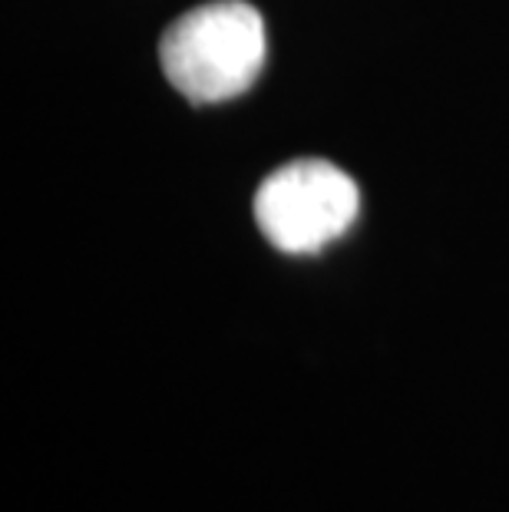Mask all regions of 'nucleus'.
I'll return each instance as SVG.
<instances>
[{
    "mask_svg": "<svg viewBox=\"0 0 509 512\" xmlns=\"http://www.w3.org/2000/svg\"><path fill=\"white\" fill-rule=\"evenodd\" d=\"M159 60L169 83L192 103H225L255 83L265 63L262 14L245 0L202 4L162 34Z\"/></svg>",
    "mask_w": 509,
    "mask_h": 512,
    "instance_id": "f257e3e1",
    "label": "nucleus"
},
{
    "mask_svg": "<svg viewBox=\"0 0 509 512\" xmlns=\"http://www.w3.org/2000/svg\"><path fill=\"white\" fill-rule=\"evenodd\" d=\"M357 185L324 159H295L272 172L255 195V222L275 248L311 255L357 219Z\"/></svg>",
    "mask_w": 509,
    "mask_h": 512,
    "instance_id": "f03ea898",
    "label": "nucleus"
}]
</instances>
